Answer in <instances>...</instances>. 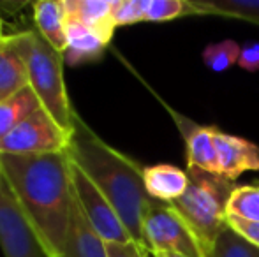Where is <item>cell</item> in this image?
Segmentation results:
<instances>
[{
    "label": "cell",
    "instance_id": "obj_1",
    "mask_svg": "<svg viewBox=\"0 0 259 257\" xmlns=\"http://www.w3.org/2000/svg\"><path fill=\"white\" fill-rule=\"evenodd\" d=\"M0 169L46 255L60 257L76 202L67 151L0 153Z\"/></svg>",
    "mask_w": 259,
    "mask_h": 257
},
{
    "label": "cell",
    "instance_id": "obj_2",
    "mask_svg": "<svg viewBox=\"0 0 259 257\" xmlns=\"http://www.w3.org/2000/svg\"><path fill=\"white\" fill-rule=\"evenodd\" d=\"M67 155L111 202L125 229L143 245V217L150 202L143 183V166L101 139L74 113Z\"/></svg>",
    "mask_w": 259,
    "mask_h": 257
},
{
    "label": "cell",
    "instance_id": "obj_3",
    "mask_svg": "<svg viewBox=\"0 0 259 257\" xmlns=\"http://www.w3.org/2000/svg\"><path fill=\"white\" fill-rule=\"evenodd\" d=\"M187 190L171 202V208L187 224L206 255L217 236L228 227V201L236 183L203 171H187Z\"/></svg>",
    "mask_w": 259,
    "mask_h": 257
},
{
    "label": "cell",
    "instance_id": "obj_4",
    "mask_svg": "<svg viewBox=\"0 0 259 257\" xmlns=\"http://www.w3.org/2000/svg\"><path fill=\"white\" fill-rule=\"evenodd\" d=\"M14 37L27 62L28 86L37 95L42 110L64 129L71 130L76 111L64 81V53L50 46L35 28L14 34Z\"/></svg>",
    "mask_w": 259,
    "mask_h": 257
},
{
    "label": "cell",
    "instance_id": "obj_5",
    "mask_svg": "<svg viewBox=\"0 0 259 257\" xmlns=\"http://www.w3.org/2000/svg\"><path fill=\"white\" fill-rule=\"evenodd\" d=\"M143 245L152 254L206 257L192 231L167 202L150 199L143 217Z\"/></svg>",
    "mask_w": 259,
    "mask_h": 257
},
{
    "label": "cell",
    "instance_id": "obj_6",
    "mask_svg": "<svg viewBox=\"0 0 259 257\" xmlns=\"http://www.w3.org/2000/svg\"><path fill=\"white\" fill-rule=\"evenodd\" d=\"M71 130L64 129L46 110H37L21 120L2 141L0 153L48 155L67 150Z\"/></svg>",
    "mask_w": 259,
    "mask_h": 257
},
{
    "label": "cell",
    "instance_id": "obj_7",
    "mask_svg": "<svg viewBox=\"0 0 259 257\" xmlns=\"http://www.w3.org/2000/svg\"><path fill=\"white\" fill-rule=\"evenodd\" d=\"M71 169L76 199H78L79 206H81L89 222L97 231V234L103 238L106 243H129V241H134L133 236L129 234V231L123 226V222L120 220L118 213L115 212V208L104 197L103 192L72 162Z\"/></svg>",
    "mask_w": 259,
    "mask_h": 257
},
{
    "label": "cell",
    "instance_id": "obj_8",
    "mask_svg": "<svg viewBox=\"0 0 259 257\" xmlns=\"http://www.w3.org/2000/svg\"><path fill=\"white\" fill-rule=\"evenodd\" d=\"M0 248L4 257H48L4 176L0 180Z\"/></svg>",
    "mask_w": 259,
    "mask_h": 257
},
{
    "label": "cell",
    "instance_id": "obj_9",
    "mask_svg": "<svg viewBox=\"0 0 259 257\" xmlns=\"http://www.w3.org/2000/svg\"><path fill=\"white\" fill-rule=\"evenodd\" d=\"M171 118L175 120L182 137L185 141V161L187 171H203L219 175V157L215 148V125H199L191 118L182 117L180 113L169 110ZM221 176V175H219Z\"/></svg>",
    "mask_w": 259,
    "mask_h": 257
},
{
    "label": "cell",
    "instance_id": "obj_10",
    "mask_svg": "<svg viewBox=\"0 0 259 257\" xmlns=\"http://www.w3.org/2000/svg\"><path fill=\"white\" fill-rule=\"evenodd\" d=\"M215 148L219 157V175L236 182L247 171L259 173V146L245 137L226 134L217 129Z\"/></svg>",
    "mask_w": 259,
    "mask_h": 257
},
{
    "label": "cell",
    "instance_id": "obj_11",
    "mask_svg": "<svg viewBox=\"0 0 259 257\" xmlns=\"http://www.w3.org/2000/svg\"><path fill=\"white\" fill-rule=\"evenodd\" d=\"M60 257H108L106 241L97 234L83 213L78 199L72 208L67 236Z\"/></svg>",
    "mask_w": 259,
    "mask_h": 257
},
{
    "label": "cell",
    "instance_id": "obj_12",
    "mask_svg": "<svg viewBox=\"0 0 259 257\" xmlns=\"http://www.w3.org/2000/svg\"><path fill=\"white\" fill-rule=\"evenodd\" d=\"M143 183L148 197L160 202H175L185 194L189 175L173 164H155L143 168Z\"/></svg>",
    "mask_w": 259,
    "mask_h": 257
},
{
    "label": "cell",
    "instance_id": "obj_13",
    "mask_svg": "<svg viewBox=\"0 0 259 257\" xmlns=\"http://www.w3.org/2000/svg\"><path fill=\"white\" fill-rule=\"evenodd\" d=\"M65 39H67V48L64 52V59L71 65L101 59L106 46L109 44L108 39L67 14H65Z\"/></svg>",
    "mask_w": 259,
    "mask_h": 257
},
{
    "label": "cell",
    "instance_id": "obj_14",
    "mask_svg": "<svg viewBox=\"0 0 259 257\" xmlns=\"http://www.w3.org/2000/svg\"><path fill=\"white\" fill-rule=\"evenodd\" d=\"M28 86L27 62L14 35L0 37V102Z\"/></svg>",
    "mask_w": 259,
    "mask_h": 257
},
{
    "label": "cell",
    "instance_id": "obj_15",
    "mask_svg": "<svg viewBox=\"0 0 259 257\" xmlns=\"http://www.w3.org/2000/svg\"><path fill=\"white\" fill-rule=\"evenodd\" d=\"M32 11L35 30L50 46L64 53L67 48L64 0H39L32 4Z\"/></svg>",
    "mask_w": 259,
    "mask_h": 257
},
{
    "label": "cell",
    "instance_id": "obj_16",
    "mask_svg": "<svg viewBox=\"0 0 259 257\" xmlns=\"http://www.w3.org/2000/svg\"><path fill=\"white\" fill-rule=\"evenodd\" d=\"M113 6L115 0H64L67 16L96 30L108 41H111L116 28L113 21Z\"/></svg>",
    "mask_w": 259,
    "mask_h": 257
},
{
    "label": "cell",
    "instance_id": "obj_17",
    "mask_svg": "<svg viewBox=\"0 0 259 257\" xmlns=\"http://www.w3.org/2000/svg\"><path fill=\"white\" fill-rule=\"evenodd\" d=\"M198 16H224L259 27V0H191Z\"/></svg>",
    "mask_w": 259,
    "mask_h": 257
},
{
    "label": "cell",
    "instance_id": "obj_18",
    "mask_svg": "<svg viewBox=\"0 0 259 257\" xmlns=\"http://www.w3.org/2000/svg\"><path fill=\"white\" fill-rule=\"evenodd\" d=\"M41 102H39L37 95H35L30 86L18 92L16 95L2 100L0 102V141L21 120L30 117L34 111L41 110Z\"/></svg>",
    "mask_w": 259,
    "mask_h": 257
},
{
    "label": "cell",
    "instance_id": "obj_19",
    "mask_svg": "<svg viewBox=\"0 0 259 257\" xmlns=\"http://www.w3.org/2000/svg\"><path fill=\"white\" fill-rule=\"evenodd\" d=\"M228 217L259 222V185H236L229 195Z\"/></svg>",
    "mask_w": 259,
    "mask_h": 257
},
{
    "label": "cell",
    "instance_id": "obj_20",
    "mask_svg": "<svg viewBox=\"0 0 259 257\" xmlns=\"http://www.w3.org/2000/svg\"><path fill=\"white\" fill-rule=\"evenodd\" d=\"M206 257H259V248L228 226L213 241Z\"/></svg>",
    "mask_w": 259,
    "mask_h": 257
},
{
    "label": "cell",
    "instance_id": "obj_21",
    "mask_svg": "<svg viewBox=\"0 0 259 257\" xmlns=\"http://www.w3.org/2000/svg\"><path fill=\"white\" fill-rule=\"evenodd\" d=\"M198 16L191 0H145V21H171Z\"/></svg>",
    "mask_w": 259,
    "mask_h": 257
},
{
    "label": "cell",
    "instance_id": "obj_22",
    "mask_svg": "<svg viewBox=\"0 0 259 257\" xmlns=\"http://www.w3.org/2000/svg\"><path fill=\"white\" fill-rule=\"evenodd\" d=\"M240 48L238 44L233 39H224V41L219 42H211L203 49L201 57L203 62L210 71L213 72H224L228 71L231 65L238 64V57H240Z\"/></svg>",
    "mask_w": 259,
    "mask_h": 257
},
{
    "label": "cell",
    "instance_id": "obj_23",
    "mask_svg": "<svg viewBox=\"0 0 259 257\" xmlns=\"http://www.w3.org/2000/svg\"><path fill=\"white\" fill-rule=\"evenodd\" d=\"M113 21L116 28L145 21V0H115Z\"/></svg>",
    "mask_w": 259,
    "mask_h": 257
},
{
    "label": "cell",
    "instance_id": "obj_24",
    "mask_svg": "<svg viewBox=\"0 0 259 257\" xmlns=\"http://www.w3.org/2000/svg\"><path fill=\"white\" fill-rule=\"evenodd\" d=\"M228 226L235 233H238L242 238H245L249 243L259 248V222H250V220L236 219V217H228Z\"/></svg>",
    "mask_w": 259,
    "mask_h": 257
},
{
    "label": "cell",
    "instance_id": "obj_25",
    "mask_svg": "<svg viewBox=\"0 0 259 257\" xmlns=\"http://www.w3.org/2000/svg\"><path fill=\"white\" fill-rule=\"evenodd\" d=\"M238 65L243 71L257 72L259 71V42L250 41L240 48Z\"/></svg>",
    "mask_w": 259,
    "mask_h": 257
},
{
    "label": "cell",
    "instance_id": "obj_26",
    "mask_svg": "<svg viewBox=\"0 0 259 257\" xmlns=\"http://www.w3.org/2000/svg\"><path fill=\"white\" fill-rule=\"evenodd\" d=\"M108 257H147V248L138 245L136 241L129 243H106Z\"/></svg>",
    "mask_w": 259,
    "mask_h": 257
},
{
    "label": "cell",
    "instance_id": "obj_27",
    "mask_svg": "<svg viewBox=\"0 0 259 257\" xmlns=\"http://www.w3.org/2000/svg\"><path fill=\"white\" fill-rule=\"evenodd\" d=\"M152 254V252H150ZM154 257H184V255H178V254H154Z\"/></svg>",
    "mask_w": 259,
    "mask_h": 257
},
{
    "label": "cell",
    "instance_id": "obj_28",
    "mask_svg": "<svg viewBox=\"0 0 259 257\" xmlns=\"http://www.w3.org/2000/svg\"><path fill=\"white\" fill-rule=\"evenodd\" d=\"M0 37H2V23H0Z\"/></svg>",
    "mask_w": 259,
    "mask_h": 257
},
{
    "label": "cell",
    "instance_id": "obj_29",
    "mask_svg": "<svg viewBox=\"0 0 259 257\" xmlns=\"http://www.w3.org/2000/svg\"><path fill=\"white\" fill-rule=\"evenodd\" d=\"M147 257H154V254H150V252H147Z\"/></svg>",
    "mask_w": 259,
    "mask_h": 257
},
{
    "label": "cell",
    "instance_id": "obj_30",
    "mask_svg": "<svg viewBox=\"0 0 259 257\" xmlns=\"http://www.w3.org/2000/svg\"><path fill=\"white\" fill-rule=\"evenodd\" d=\"M0 180H2V169H0Z\"/></svg>",
    "mask_w": 259,
    "mask_h": 257
}]
</instances>
